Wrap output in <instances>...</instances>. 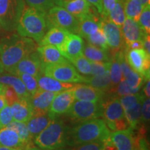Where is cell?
<instances>
[{
  "mask_svg": "<svg viewBox=\"0 0 150 150\" xmlns=\"http://www.w3.org/2000/svg\"><path fill=\"white\" fill-rule=\"evenodd\" d=\"M91 5H93L98 13L102 14L103 13V5H102V0H86Z\"/></svg>",
  "mask_w": 150,
  "mask_h": 150,
  "instance_id": "cell-49",
  "label": "cell"
},
{
  "mask_svg": "<svg viewBox=\"0 0 150 150\" xmlns=\"http://www.w3.org/2000/svg\"><path fill=\"white\" fill-rule=\"evenodd\" d=\"M29 99H20L11 105L13 120L27 123L31 117L33 109Z\"/></svg>",
  "mask_w": 150,
  "mask_h": 150,
  "instance_id": "cell-23",
  "label": "cell"
},
{
  "mask_svg": "<svg viewBox=\"0 0 150 150\" xmlns=\"http://www.w3.org/2000/svg\"><path fill=\"white\" fill-rule=\"evenodd\" d=\"M106 16L112 23L116 24L117 27H122L127 17L125 11H124L123 4L120 0H117L115 6L108 13Z\"/></svg>",
  "mask_w": 150,
  "mask_h": 150,
  "instance_id": "cell-34",
  "label": "cell"
},
{
  "mask_svg": "<svg viewBox=\"0 0 150 150\" xmlns=\"http://www.w3.org/2000/svg\"><path fill=\"white\" fill-rule=\"evenodd\" d=\"M58 6L63 7L78 20L91 11V5L86 0H60Z\"/></svg>",
  "mask_w": 150,
  "mask_h": 150,
  "instance_id": "cell-21",
  "label": "cell"
},
{
  "mask_svg": "<svg viewBox=\"0 0 150 150\" xmlns=\"http://www.w3.org/2000/svg\"><path fill=\"white\" fill-rule=\"evenodd\" d=\"M36 51L39 54L43 65L56 64V63L67 61V60L62 55L58 48L54 46H38L37 47Z\"/></svg>",
  "mask_w": 150,
  "mask_h": 150,
  "instance_id": "cell-24",
  "label": "cell"
},
{
  "mask_svg": "<svg viewBox=\"0 0 150 150\" xmlns=\"http://www.w3.org/2000/svg\"><path fill=\"white\" fill-rule=\"evenodd\" d=\"M118 54L123 78L126 80L127 83L130 87L140 91L144 80L143 78L129 66L127 61L126 54L125 52L119 51Z\"/></svg>",
  "mask_w": 150,
  "mask_h": 150,
  "instance_id": "cell-18",
  "label": "cell"
},
{
  "mask_svg": "<svg viewBox=\"0 0 150 150\" xmlns=\"http://www.w3.org/2000/svg\"><path fill=\"white\" fill-rule=\"evenodd\" d=\"M48 29L46 15L29 6L24 8L16 28L18 35L32 39L38 44Z\"/></svg>",
  "mask_w": 150,
  "mask_h": 150,
  "instance_id": "cell-3",
  "label": "cell"
},
{
  "mask_svg": "<svg viewBox=\"0 0 150 150\" xmlns=\"http://www.w3.org/2000/svg\"><path fill=\"white\" fill-rule=\"evenodd\" d=\"M42 63L37 51L30 54L11 68L8 72L18 76L20 74H29L38 77L42 74Z\"/></svg>",
  "mask_w": 150,
  "mask_h": 150,
  "instance_id": "cell-11",
  "label": "cell"
},
{
  "mask_svg": "<svg viewBox=\"0 0 150 150\" xmlns=\"http://www.w3.org/2000/svg\"><path fill=\"white\" fill-rule=\"evenodd\" d=\"M17 150H25V149H18Z\"/></svg>",
  "mask_w": 150,
  "mask_h": 150,
  "instance_id": "cell-61",
  "label": "cell"
},
{
  "mask_svg": "<svg viewBox=\"0 0 150 150\" xmlns=\"http://www.w3.org/2000/svg\"><path fill=\"white\" fill-rule=\"evenodd\" d=\"M37 81L39 89L50 92H56V93H60L66 90L71 89L74 86V83L61 82L43 74L38 76Z\"/></svg>",
  "mask_w": 150,
  "mask_h": 150,
  "instance_id": "cell-26",
  "label": "cell"
},
{
  "mask_svg": "<svg viewBox=\"0 0 150 150\" xmlns=\"http://www.w3.org/2000/svg\"><path fill=\"white\" fill-rule=\"evenodd\" d=\"M0 146L24 149L23 143L17 133L7 127L0 129Z\"/></svg>",
  "mask_w": 150,
  "mask_h": 150,
  "instance_id": "cell-28",
  "label": "cell"
},
{
  "mask_svg": "<svg viewBox=\"0 0 150 150\" xmlns=\"http://www.w3.org/2000/svg\"><path fill=\"white\" fill-rule=\"evenodd\" d=\"M145 98L144 95L140 93H136L134 94H129V95H125L121 97L120 99V102L124 110L129 109L132 108L135 105L138 104L140 101L143 100Z\"/></svg>",
  "mask_w": 150,
  "mask_h": 150,
  "instance_id": "cell-38",
  "label": "cell"
},
{
  "mask_svg": "<svg viewBox=\"0 0 150 150\" xmlns=\"http://www.w3.org/2000/svg\"><path fill=\"white\" fill-rule=\"evenodd\" d=\"M144 99L140 101L132 108L124 110L125 119L129 126V129H131L132 131L137 128L138 125H139L140 121L141 120V110Z\"/></svg>",
  "mask_w": 150,
  "mask_h": 150,
  "instance_id": "cell-31",
  "label": "cell"
},
{
  "mask_svg": "<svg viewBox=\"0 0 150 150\" xmlns=\"http://www.w3.org/2000/svg\"><path fill=\"white\" fill-rule=\"evenodd\" d=\"M83 54L90 61L108 62L112 59L109 56L108 50L97 47L90 43L84 45Z\"/></svg>",
  "mask_w": 150,
  "mask_h": 150,
  "instance_id": "cell-29",
  "label": "cell"
},
{
  "mask_svg": "<svg viewBox=\"0 0 150 150\" xmlns=\"http://www.w3.org/2000/svg\"><path fill=\"white\" fill-rule=\"evenodd\" d=\"M102 117L110 131L123 130L127 128L128 124L125 119L124 109L117 97L106 102H102Z\"/></svg>",
  "mask_w": 150,
  "mask_h": 150,
  "instance_id": "cell-6",
  "label": "cell"
},
{
  "mask_svg": "<svg viewBox=\"0 0 150 150\" xmlns=\"http://www.w3.org/2000/svg\"><path fill=\"white\" fill-rule=\"evenodd\" d=\"M25 8L24 0H0V24L7 31L16 30Z\"/></svg>",
  "mask_w": 150,
  "mask_h": 150,
  "instance_id": "cell-7",
  "label": "cell"
},
{
  "mask_svg": "<svg viewBox=\"0 0 150 150\" xmlns=\"http://www.w3.org/2000/svg\"><path fill=\"white\" fill-rule=\"evenodd\" d=\"M110 77L111 81L112 88L116 86L123 78L120 63L119 60V54L118 52H116L113 57L111 59V63L110 66Z\"/></svg>",
  "mask_w": 150,
  "mask_h": 150,
  "instance_id": "cell-35",
  "label": "cell"
},
{
  "mask_svg": "<svg viewBox=\"0 0 150 150\" xmlns=\"http://www.w3.org/2000/svg\"><path fill=\"white\" fill-rule=\"evenodd\" d=\"M13 120L12 111L10 106L6 105L0 110V122L2 127H6L9 123Z\"/></svg>",
  "mask_w": 150,
  "mask_h": 150,
  "instance_id": "cell-45",
  "label": "cell"
},
{
  "mask_svg": "<svg viewBox=\"0 0 150 150\" xmlns=\"http://www.w3.org/2000/svg\"><path fill=\"white\" fill-rule=\"evenodd\" d=\"M102 102H92L76 100L65 114L73 121L81 122L102 117Z\"/></svg>",
  "mask_w": 150,
  "mask_h": 150,
  "instance_id": "cell-9",
  "label": "cell"
},
{
  "mask_svg": "<svg viewBox=\"0 0 150 150\" xmlns=\"http://www.w3.org/2000/svg\"><path fill=\"white\" fill-rule=\"evenodd\" d=\"M124 11L127 18L138 22L144 6L138 0H126L123 3Z\"/></svg>",
  "mask_w": 150,
  "mask_h": 150,
  "instance_id": "cell-33",
  "label": "cell"
},
{
  "mask_svg": "<svg viewBox=\"0 0 150 150\" xmlns=\"http://www.w3.org/2000/svg\"><path fill=\"white\" fill-rule=\"evenodd\" d=\"M134 150H138V149H135V148H134Z\"/></svg>",
  "mask_w": 150,
  "mask_h": 150,
  "instance_id": "cell-62",
  "label": "cell"
},
{
  "mask_svg": "<svg viewBox=\"0 0 150 150\" xmlns=\"http://www.w3.org/2000/svg\"><path fill=\"white\" fill-rule=\"evenodd\" d=\"M117 0H102L103 13L102 16H106L108 13L113 8Z\"/></svg>",
  "mask_w": 150,
  "mask_h": 150,
  "instance_id": "cell-48",
  "label": "cell"
},
{
  "mask_svg": "<svg viewBox=\"0 0 150 150\" xmlns=\"http://www.w3.org/2000/svg\"><path fill=\"white\" fill-rule=\"evenodd\" d=\"M16 148H11L8 147H4V146H0V150H17Z\"/></svg>",
  "mask_w": 150,
  "mask_h": 150,
  "instance_id": "cell-55",
  "label": "cell"
},
{
  "mask_svg": "<svg viewBox=\"0 0 150 150\" xmlns=\"http://www.w3.org/2000/svg\"><path fill=\"white\" fill-rule=\"evenodd\" d=\"M6 127L14 130L17 133L20 140L23 143L24 149H27L31 145V141H32L33 138L30 134L29 131L28 130L27 124L25 122L13 120Z\"/></svg>",
  "mask_w": 150,
  "mask_h": 150,
  "instance_id": "cell-30",
  "label": "cell"
},
{
  "mask_svg": "<svg viewBox=\"0 0 150 150\" xmlns=\"http://www.w3.org/2000/svg\"><path fill=\"white\" fill-rule=\"evenodd\" d=\"M91 62V75L94 76V75L102 74L109 70L111 60L108 62Z\"/></svg>",
  "mask_w": 150,
  "mask_h": 150,
  "instance_id": "cell-43",
  "label": "cell"
},
{
  "mask_svg": "<svg viewBox=\"0 0 150 150\" xmlns=\"http://www.w3.org/2000/svg\"><path fill=\"white\" fill-rule=\"evenodd\" d=\"M42 73L65 83H86L88 77L81 75L76 68L68 61L56 64L43 65Z\"/></svg>",
  "mask_w": 150,
  "mask_h": 150,
  "instance_id": "cell-5",
  "label": "cell"
},
{
  "mask_svg": "<svg viewBox=\"0 0 150 150\" xmlns=\"http://www.w3.org/2000/svg\"><path fill=\"white\" fill-rule=\"evenodd\" d=\"M46 19L49 29L52 27H55L66 30L70 33L77 34L79 20L63 7L54 6L47 13Z\"/></svg>",
  "mask_w": 150,
  "mask_h": 150,
  "instance_id": "cell-8",
  "label": "cell"
},
{
  "mask_svg": "<svg viewBox=\"0 0 150 150\" xmlns=\"http://www.w3.org/2000/svg\"><path fill=\"white\" fill-rule=\"evenodd\" d=\"M120 1H122V4H123L124 2H125V1H126V0H120Z\"/></svg>",
  "mask_w": 150,
  "mask_h": 150,
  "instance_id": "cell-58",
  "label": "cell"
},
{
  "mask_svg": "<svg viewBox=\"0 0 150 150\" xmlns=\"http://www.w3.org/2000/svg\"><path fill=\"white\" fill-rule=\"evenodd\" d=\"M109 139L117 150L134 149V139L131 129L112 131Z\"/></svg>",
  "mask_w": 150,
  "mask_h": 150,
  "instance_id": "cell-19",
  "label": "cell"
},
{
  "mask_svg": "<svg viewBox=\"0 0 150 150\" xmlns=\"http://www.w3.org/2000/svg\"><path fill=\"white\" fill-rule=\"evenodd\" d=\"M87 40L90 44L96 46L97 47L104 49V50H108V45L106 42V37L103 32L102 28H99L97 31L93 34H92L87 38Z\"/></svg>",
  "mask_w": 150,
  "mask_h": 150,
  "instance_id": "cell-37",
  "label": "cell"
},
{
  "mask_svg": "<svg viewBox=\"0 0 150 150\" xmlns=\"http://www.w3.org/2000/svg\"><path fill=\"white\" fill-rule=\"evenodd\" d=\"M25 150H43V149H40V148H39V147H33V146L31 145V146H30V147H28L27 149H26Z\"/></svg>",
  "mask_w": 150,
  "mask_h": 150,
  "instance_id": "cell-56",
  "label": "cell"
},
{
  "mask_svg": "<svg viewBox=\"0 0 150 150\" xmlns=\"http://www.w3.org/2000/svg\"><path fill=\"white\" fill-rule=\"evenodd\" d=\"M140 27L147 35L150 33V6H144L138 22Z\"/></svg>",
  "mask_w": 150,
  "mask_h": 150,
  "instance_id": "cell-41",
  "label": "cell"
},
{
  "mask_svg": "<svg viewBox=\"0 0 150 150\" xmlns=\"http://www.w3.org/2000/svg\"><path fill=\"white\" fill-rule=\"evenodd\" d=\"M123 42L125 46L128 47L135 41H142L147 34L140 27L138 22L132 19L126 18L121 27Z\"/></svg>",
  "mask_w": 150,
  "mask_h": 150,
  "instance_id": "cell-15",
  "label": "cell"
},
{
  "mask_svg": "<svg viewBox=\"0 0 150 150\" xmlns=\"http://www.w3.org/2000/svg\"><path fill=\"white\" fill-rule=\"evenodd\" d=\"M106 142L99 140V141L88 142V143L81 144V145H72L70 148L65 150H102ZM59 150L63 149H61Z\"/></svg>",
  "mask_w": 150,
  "mask_h": 150,
  "instance_id": "cell-42",
  "label": "cell"
},
{
  "mask_svg": "<svg viewBox=\"0 0 150 150\" xmlns=\"http://www.w3.org/2000/svg\"><path fill=\"white\" fill-rule=\"evenodd\" d=\"M146 84L145 88H144V93L145 94V96L147 97H150V80L149 79L146 81Z\"/></svg>",
  "mask_w": 150,
  "mask_h": 150,
  "instance_id": "cell-52",
  "label": "cell"
},
{
  "mask_svg": "<svg viewBox=\"0 0 150 150\" xmlns=\"http://www.w3.org/2000/svg\"><path fill=\"white\" fill-rule=\"evenodd\" d=\"M0 83L3 86L12 87L20 99H29L31 97L22 81L18 76L9 74H1Z\"/></svg>",
  "mask_w": 150,
  "mask_h": 150,
  "instance_id": "cell-27",
  "label": "cell"
},
{
  "mask_svg": "<svg viewBox=\"0 0 150 150\" xmlns=\"http://www.w3.org/2000/svg\"><path fill=\"white\" fill-rule=\"evenodd\" d=\"M54 120V118L49 115L48 112H38L33 113L26 124L31 136L32 138H34L38 134H40L41 131L44 130Z\"/></svg>",
  "mask_w": 150,
  "mask_h": 150,
  "instance_id": "cell-22",
  "label": "cell"
},
{
  "mask_svg": "<svg viewBox=\"0 0 150 150\" xmlns=\"http://www.w3.org/2000/svg\"><path fill=\"white\" fill-rule=\"evenodd\" d=\"M68 131L65 123L56 118L33 138V142L43 150H59L67 145Z\"/></svg>",
  "mask_w": 150,
  "mask_h": 150,
  "instance_id": "cell-4",
  "label": "cell"
},
{
  "mask_svg": "<svg viewBox=\"0 0 150 150\" xmlns=\"http://www.w3.org/2000/svg\"><path fill=\"white\" fill-rule=\"evenodd\" d=\"M33 40L20 35H11L0 40V63L4 70L8 72L17 63L36 51Z\"/></svg>",
  "mask_w": 150,
  "mask_h": 150,
  "instance_id": "cell-1",
  "label": "cell"
},
{
  "mask_svg": "<svg viewBox=\"0 0 150 150\" xmlns=\"http://www.w3.org/2000/svg\"><path fill=\"white\" fill-rule=\"evenodd\" d=\"M72 88L60 92L56 95L49 108V115L54 119L66 113L74 102Z\"/></svg>",
  "mask_w": 150,
  "mask_h": 150,
  "instance_id": "cell-13",
  "label": "cell"
},
{
  "mask_svg": "<svg viewBox=\"0 0 150 150\" xmlns=\"http://www.w3.org/2000/svg\"><path fill=\"white\" fill-rule=\"evenodd\" d=\"M4 95L6 101V104L8 106H11L13 104L17 102L19 98L18 95L11 86H4Z\"/></svg>",
  "mask_w": 150,
  "mask_h": 150,
  "instance_id": "cell-46",
  "label": "cell"
},
{
  "mask_svg": "<svg viewBox=\"0 0 150 150\" xmlns=\"http://www.w3.org/2000/svg\"><path fill=\"white\" fill-rule=\"evenodd\" d=\"M116 92L119 96L122 97L125 95H129V94H134L139 92V90L132 88L128 85L127 83L126 80L122 78V80L120 81V83L117 85V88H116Z\"/></svg>",
  "mask_w": 150,
  "mask_h": 150,
  "instance_id": "cell-44",
  "label": "cell"
},
{
  "mask_svg": "<svg viewBox=\"0 0 150 150\" xmlns=\"http://www.w3.org/2000/svg\"><path fill=\"white\" fill-rule=\"evenodd\" d=\"M127 63L145 81L149 79L150 54L143 48L129 50L126 55Z\"/></svg>",
  "mask_w": 150,
  "mask_h": 150,
  "instance_id": "cell-10",
  "label": "cell"
},
{
  "mask_svg": "<svg viewBox=\"0 0 150 150\" xmlns=\"http://www.w3.org/2000/svg\"><path fill=\"white\" fill-rule=\"evenodd\" d=\"M69 33L70 32L66 30L55 27H50L38 43V46L52 45L56 47L59 50Z\"/></svg>",
  "mask_w": 150,
  "mask_h": 150,
  "instance_id": "cell-25",
  "label": "cell"
},
{
  "mask_svg": "<svg viewBox=\"0 0 150 150\" xmlns=\"http://www.w3.org/2000/svg\"><path fill=\"white\" fill-rule=\"evenodd\" d=\"M4 68H3V67H2V65H1V63H0V75H1V73H3V72H4ZM3 85H1V83H0V87H1V86H2Z\"/></svg>",
  "mask_w": 150,
  "mask_h": 150,
  "instance_id": "cell-57",
  "label": "cell"
},
{
  "mask_svg": "<svg viewBox=\"0 0 150 150\" xmlns=\"http://www.w3.org/2000/svg\"><path fill=\"white\" fill-rule=\"evenodd\" d=\"M143 49L150 54V38L149 35H147L143 40Z\"/></svg>",
  "mask_w": 150,
  "mask_h": 150,
  "instance_id": "cell-51",
  "label": "cell"
},
{
  "mask_svg": "<svg viewBox=\"0 0 150 150\" xmlns=\"http://www.w3.org/2000/svg\"><path fill=\"white\" fill-rule=\"evenodd\" d=\"M84 42L82 38L76 33H70L59 50L67 61H72L83 55Z\"/></svg>",
  "mask_w": 150,
  "mask_h": 150,
  "instance_id": "cell-14",
  "label": "cell"
},
{
  "mask_svg": "<svg viewBox=\"0 0 150 150\" xmlns=\"http://www.w3.org/2000/svg\"><path fill=\"white\" fill-rule=\"evenodd\" d=\"M59 93L38 89L30 97V102L33 113L47 112L52 101Z\"/></svg>",
  "mask_w": 150,
  "mask_h": 150,
  "instance_id": "cell-17",
  "label": "cell"
},
{
  "mask_svg": "<svg viewBox=\"0 0 150 150\" xmlns=\"http://www.w3.org/2000/svg\"><path fill=\"white\" fill-rule=\"evenodd\" d=\"M72 64L74 65L79 72L83 74L91 75V62L88 59L83 55L79 56L76 59H73L72 61Z\"/></svg>",
  "mask_w": 150,
  "mask_h": 150,
  "instance_id": "cell-39",
  "label": "cell"
},
{
  "mask_svg": "<svg viewBox=\"0 0 150 150\" xmlns=\"http://www.w3.org/2000/svg\"><path fill=\"white\" fill-rule=\"evenodd\" d=\"M18 76L23 82L27 91L32 95L39 89L37 78L29 74H20Z\"/></svg>",
  "mask_w": 150,
  "mask_h": 150,
  "instance_id": "cell-40",
  "label": "cell"
},
{
  "mask_svg": "<svg viewBox=\"0 0 150 150\" xmlns=\"http://www.w3.org/2000/svg\"><path fill=\"white\" fill-rule=\"evenodd\" d=\"M25 1L29 7L46 15L50 8L58 6L60 0H25Z\"/></svg>",
  "mask_w": 150,
  "mask_h": 150,
  "instance_id": "cell-36",
  "label": "cell"
},
{
  "mask_svg": "<svg viewBox=\"0 0 150 150\" xmlns=\"http://www.w3.org/2000/svg\"><path fill=\"white\" fill-rule=\"evenodd\" d=\"M2 86H1V87H2ZM1 87H0V88H1Z\"/></svg>",
  "mask_w": 150,
  "mask_h": 150,
  "instance_id": "cell-63",
  "label": "cell"
},
{
  "mask_svg": "<svg viewBox=\"0 0 150 150\" xmlns=\"http://www.w3.org/2000/svg\"><path fill=\"white\" fill-rule=\"evenodd\" d=\"M4 86L0 88V110L7 105L4 95Z\"/></svg>",
  "mask_w": 150,
  "mask_h": 150,
  "instance_id": "cell-50",
  "label": "cell"
},
{
  "mask_svg": "<svg viewBox=\"0 0 150 150\" xmlns=\"http://www.w3.org/2000/svg\"><path fill=\"white\" fill-rule=\"evenodd\" d=\"M1 29H2V28H1V24H0V31H1Z\"/></svg>",
  "mask_w": 150,
  "mask_h": 150,
  "instance_id": "cell-59",
  "label": "cell"
},
{
  "mask_svg": "<svg viewBox=\"0 0 150 150\" xmlns=\"http://www.w3.org/2000/svg\"><path fill=\"white\" fill-rule=\"evenodd\" d=\"M1 127H2V126H1V122H0V129H1Z\"/></svg>",
  "mask_w": 150,
  "mask_h": 150,
  "instance_id": "cell-60",
  "label": "cell"
},
{
  "mask_svg": "<svg viewBox=\"0 0 150 150\" xmlns=\"http://www.w3.org/2000/svg\"><path fill=\"white\" fill-rule=\"evenodd\" d=\"M102 150H117V149H116V148L114 147L113 145L110 142L109 140L108 141L106 142V144H105L104 145V147L103 148Z\"/></svg>",
  "mask_w": 150,
  "mask_h": 150,
  "instance_id": "cell-53",
  "label": "cell"
},
{
  "mask_svg": "<svg viewBox=\"0 0 150 150\" xmlns=\"http://www.w3.org/2000/svg\"><path fill=\"white\" fill-rule=\"evenodd\" d=\"M100 27L106 37L108 47L119 50L124 45L121 28L110 21L107 16H102L100 20Z\"/></svg>",
  "mask_w": 150,
  "mask_h": 150,
  "instance_id": "cell-12",
  "label": "cell"
},
{
  "mask_svg": "<svg viewBox=\"0 0 150 150\" xmlns=\"http://www.w3.org/2000/svg\"><path fill=\"white\" fill-rule=\"evenodd\" d=\"M73 96L76 100L100 102L102 101L104 92L88 84H74L72 88Z\"/></svg>",
  "mask_w": 150,
  "mask_h": 150,
  "instance_id": "cell-16",
  "label": "cell"
},
{
  "mask_svg": "<svg viewBox=\"0 0 150 150\" xmlns=\"http://www.w3.org/2000/svg\"><path fill=\"white\" fill-rule=\"evenodd\" d=\"M86 84L93 86L95 88L99 89L104 92L112 88L109 70L102 74L94 75L91 77H88Z\"/></svg>",
  "mask_w": 150,
  "mask_h": 150,
  "instance_id": "cell-32",
  "label": "cell"
},
{
  "mask_svg": "<svg viewBox=\"0 0 150 150\" xmlns=\"http://www.w3.org/2000/svg\"><path fill=\"white\" fill-rule=\"evenodd\" d=\"M138 1L142 4L143 6L149 5V3H150V0H138Z\"/></svg>",
  "mask_w": 150,
  "mask_h": 150,
  "instance_id": "cell-54",
  "label": "cell"
},
{
  "mask_svg": "<svg viewBox=\"0 0 150 150\" xmlns=\"http://www.w3.org/2000/svg\"><path fill=\"white\" fill-rule=\"evenodd\" d=\"M150 117V101L149 97H145L142 103L141 110V120L143 122L147 123L149 121Z\"/></svg>",
  "mask_w": 150,
  "mask_h": 150,
  "instance_id": "cell-47",
  "label": "cell"
},
{
  "mask_svg": "<svg viewBox=\"0 0 150 150\" xmlns=\"http://www.w3.org/2000/svg\"><path fill=\"white\" fill-rule=\"evenodd\" d=\"M100 20L95 13H92L91 11L79 20L77 34L86 39L100 28Z\"/></svg>",
  "mask_w": 150,
  "mask_h": 150,
  "instance_id": "cell-20",
  "label": "cell"
},
{
  "mask_svg": "<svg viewBox=\"0 0 150 150\" xmlns=\"http://www.w3.org/2000/svg\"><path fill=\"white\" fill-rule=\"evenodd\" d=\"M110 131L104 120L94 118L81 122L68 131L67 145H76L95 141L109 140Z\"/></svg>",
  "mask_w": 150,
  "mask_h": 150,
  "instance_id": "cell-2",
  "label": "cell"
}]
</instances>
